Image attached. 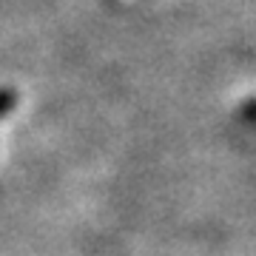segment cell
I'll list each match as a JSON object with an SVG mask.
<instances>
[{
  "label": "cell",
  "instance_id": "6da1fadb",
  "mask_svg": "<svg viewBox=\"0 0 256 256\" xmlns=\"http://www.w3.org/2000/svg\"><path fill=\"white\" fill-rule=\"evenodd\" d=\"M18 106V92L14 88H0V117H6Z\"/></svg>",
  "mask_w": 256,
  "mask_h": 256
}]
</instances>
